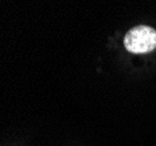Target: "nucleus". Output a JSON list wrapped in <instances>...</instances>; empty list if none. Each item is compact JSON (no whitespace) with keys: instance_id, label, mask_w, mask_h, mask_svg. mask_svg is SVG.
I'll return each instance as SVG.
<instances>
[{"instance_id":"obj_1","label":"nucleus","mask_w":156,"mask_h":146,"mask_svg":"<svg viewBox=\"0 0 156 146\" xmlns=\"http://www.w3.org/2000/svg\"><path fill=\"white\" fill-rule=\"evenodd\" d=\"M124 45L130 53H150L156 48V31L146 25L134 27L127 32Z\"/></svg>"}]
</instances>
